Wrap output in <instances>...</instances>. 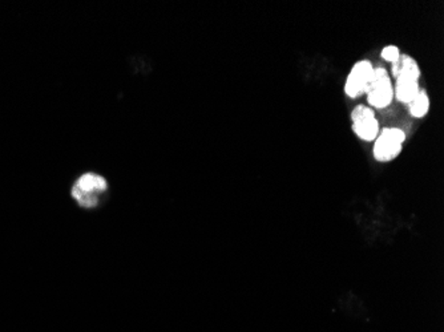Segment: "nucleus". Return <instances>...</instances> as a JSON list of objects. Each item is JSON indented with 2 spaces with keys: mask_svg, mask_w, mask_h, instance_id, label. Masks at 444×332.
<instances>
[{
  "mask_svg": "<svg viewBox=\"0 0 444 332\" xmlns=\"http://www.w3.org/2000/svg\"><path fill=\"white\" fill-rule=\"evenodd\" d=\"M382 57L386 60V62H390V63H396L400 57V52L399 50L395 47V46H389L386 47L384 50H382Z\"/></svg>",
  "mask_w": 444,
  "mask_h": 332,
  "instance_id": "6e6552de",
  "label": "nucleus"
},
{
  "mask_svg": "<svg viewBox=\"0 0 444 332\" xmlns=\"http://www.w3.org/2000/svg\"><path fill=\"white\" fill-rule=\"evenodd\" d=\"M366 95L368 104L374 108L382 109L391 104L394 98V86L384 68L374 69V76Z\"/></svg>",
  "mask_w": 444,
  "mask_h": 332,
  "instance_id": "7ed1b4c3",
  "label": "nucleus"
},
{
  "mask_svg": "<svg viewBox=\"0 0 444 332\" xmlns=\"http://www.w3.org/2000/svg\"><path fill=\"white\" fill-rule=\"evenodd\" d=\"M82 193H92V194H101L103 192L107 190V181L100 177L98 174H84L82 176L78 183L73 186Z\"/></svg>",
  "mask_w": 444,
  "mask_h": 332,
  "instance_id": "423d86ee",
  "label": "nucleus"
},
{
  "mask_svg": "<svg viewBox=\"0 0 444 332\" xmlns=\"http://www.w3.org/2000/svg\"><path fill=\"white\" fill-rule=\"evenodd\" d=\"M353 131L363 141H374L379 134V124L374 111L368 107L358 105L351 113Z\"/></svg>",
  "mask_w": 444,
  "mask_h": 332,
  "instance_id": "39448f33",
  "label": "nucleus"
},
{
  "mask_svg": "<svg viewBox=\"0 0 444 332\" xmlns=\"http://www.w3.org/2000/svg\"><path fill=\"white\" fill-rule=\"evenodd\" d=\"M406 134L398 128H384L375 138L374 157L379 163H390L402 151Z\"/></svg>",
  "mask_w": 444,
  "mask_h": 332,
  "instance_id": "f03ea898",
  "label": "nucleus"
},
{
  "mask_svg": "<svg viewBox=\"0 0 444 332\" xmlns=\"http://www.w3.org/2000/svg\"><path fill=\"white\" fill-rule=\"evenodd\" d=\"M373 76H374L373 64L368 60L358 62L355 66H353L347 77L345 86L346 95L351 99H357L364 93H367Z\"/></svg>",
  "mask_w": 444,
  "mask_h": 332,
  "instance_id": "20e7f679",
  "label": "nucleus"
},
{
  "mask_svg": "<svg viewBox=\"0 0 444 332\" xmlns=\"http://www.w3.org/2000/svg\"><path fill=\"white\" fill-rule=\"evenodd\" d=\"M393 75L396 79L395 98L400 102L410 104L420 91L418 83L420 69L418 63L407 55H400L399 60L393 64Z\"/></svg>",
  "mask_w": 444,
  "mask_h": 332,
  "instance_id": "f257e3e1",
  "label": "nucleus"
},
{
  "mask_svg": "<svg viewBox=\"0 0 444 332\" xmlns=\"http://www.w3.org/2000/svg\"><path fill=\"white\" fill-rule=\"evenodd\" d=\"M429 109V100L427 93L425 91H419V93L415 96V99L410 102V112L414 117H425L427 115Z\"/></svg>",
  "mask_w": 444,
  "mask_h": 332,
  "instance_id": "0eeeda50",
  "label": "nucleus"
}]
</instances>
